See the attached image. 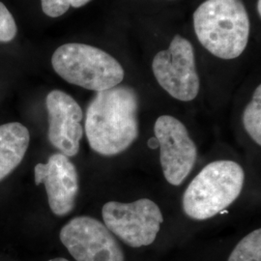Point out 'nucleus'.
Masks as SVG:
<instances>
[{"label":"nucleus","instance_id":"f257e3e1","mask_svg":"<svg viewBox=\"0 0 261 261\" xmlns=\"http://www.w3.org/2000/svg\"><path fill=\"white\" fill-rule=\"evenodd\" d=\"M139 109V95L128 85L97 92L85 115V135L92 150L114 156L128 149L140 135Z\"/></svg>","mask_w":261,"mask_h":261},{"label":"nucleus","instance_id":"f03ea898","mask_svg":"<svg viewBox=\"0 0 261 261\" xmlns=\"http://www.w3.org/2000/svg\"><path fill=\"white\" fill-rule=\"evenodd\" d=\"M200 44L222 59H234L247 47L251 23L241 0H206L194 13Z\"/></svg>","mask_w":261,"mask_h":261},{"label":"nucleus","instance_id":"7ed1b4c3","mask_svg":"<svg viewBox=\"0 0 261 261\" xmlns=\"http://www.w3.org/2000/svg\"><path fill=\"white\" fill-rule=\"evenodd\" d=\"M245 173L233 161H216L193 179L183 196V209L188 217L204 221L220 214L240 196Z\"/></svg>","mask_w":261,"mask_h":261},{"label":"nucleus","instance_id":"20e7f679","mask_svg":"<svg viewBox=\"0 0 261 261\" xmlns=\"http://www.w3.org/2000/svg\"><path fill=\"white\" fill-rule=\"evenodd\" d=\"M57 75L67 83L100 92L119 85L124 69L110 54L98 47L71 43L58 47L51 57Z\"/></svg>","mask_w":261,"mask_h":261},{"label":"nucleus","instance_id":"39448f33","mask_svg":"<svg viewBox=\"0 0 261 261\" xmlns=\"http://www.w3.org/2000/svg\"><path fill=\"white\" fill-rule=\"evenodd\" d=\"M102 216L110 231L132 248L153 244L164 223L161 209L148 198L130 203L109 201L103 206Z\"/></svg>","mask_w":261,"mask_h":261},{"label":"nucleus","instance_id":"423d86ee","mask_svg":"<svg viewBox=\"0 0 261 261\" xmlns=\"http://www.w3.org/2000/svg\"><path fill=\"white\" fill-rule=\"evenodd\" d=\"M152 70L159 84L171 97L182 102L196 99L199 91L195 50L185 38L176 35L168 49L158 53Z\"/></svg>","mask_w":261,"mask_h":261},{"label":"nucleus","instance_id":"0eeeda50","mask_svg":"<svg viewBox=\"0 0 261 261\" xmlns=\"http://www.w3.org/2000/svg\"><path fill=\"white\" fill-rule=\"evenodd\" d=\"M60 241L76 261H125L120 245L100 221L81 216L60 231Z\"/></svg>","mask_w":261,"mask_h":261},{"label":"nucleus","instance_id":"6e6552de","mask_svg":"<svg viewBox=\"0 0 261 261\" xmlns=\"http://www.w3.org/2000/svg\"><path fill=\"white\" fill-rule=\"evenodd\" d=\"M163 173L170 185L180 186L196 164L197 149L185 125L170 115L160 116L154 126Z\"/></svg>","mask_w":261,"mask_h":261},{"label":"nucleus","instance_id":"1a4fd4ad","mask_svg":"<svg viewBox=\"0 0 261 261\" xmlns=\"http://www.w3.org/2000/svg\"><path fill=\"white\" fill-rule=\"evenodd\" d=\"M46 106L49 142L68 158L75 157L84 135L82 108L73 97L61 90L47 94Z\"/></svg>","mask_w":261,"mask_h":261},{"label":"nucleus","instance_id":"9d476101","mask_svg":"<svg viewBox=\"0 0 261 261\" xmlns=\"http://www.w3.org/2000/svg\"><path fill=\"white\" fill-rule=\"evenodd\" d=\"M35 184H44L48 205L56 216H66L75 207L79 175L74 164L62 153L53 154L46 164L34 168Z\"/></svg>","mask_w":261,"mask_h":261},{"label":"nucleus","instance_id":"9b49d317","mask_svg":"<svg viewBox=\"0 0 261 261\" xmlns=\"http://www.w3.org/2000/svg\"><path fill=\"white\" fill-rule=\"evenodd\" d=\"M30 141L28 128L18 122L0 126V181L24 158Z\"/></svg>","mask_w":261,"mask_h":261},{"label":"nucleus","instance_id":"f8f14e48","mask_svg":"<svg viewBox=\"0 0 261 261\" xmlns=\"http://www.w3.org/2000/svg\"><path fill=\"white\" fill-rule=\"evenodd\" d=\"M245 130L252 140L261 144V86L258 85L252 95V101L248 103L243 113Z\"/></svg>","mask_w":261,"mask_h":261},{"label":"nucleus","instance_id":"ddd939ff","mask_svg":"<svg viewBox=\"0 0 261 261\" xmlns=\"http://www.w3.org/2000/svg\"><path fill=\"white\" fill-rule=\"evenodd\" d=\"M227 261H261V229L246 235L236 245Z\"/></svg>","mask_w":261,"mask_h":261},{"label":"nucleus","instance_id":"4468645a","mask_svg":"<svg viewBox=\"0 0 261 261\" xmlns=\"http://www.w3.org/2000/svg\"><path fill=\"white\" fill-rule=\"evenodd\" d=\"M91 0H41L43 12L50 18L64 15L70 7L80 8Z\"/></svg>","mask_w":261,"mask_h":261},{"label":"nucleus","instance_id":"2eb2a0df","mask_svg":"<svg viewBox=\"0 0 261 261\" xmlns=\"http://www.w3.org/2000/svg\"><path fill=\"white\" fill-rule=\"evenodd\" d=\"M17 35V24L7 7L0 2V42H10Z\"/></svg>","mask_w":261,"mask_h":261},{"label":"nucleus","instance_id":"dca6fc26","mask_svg":"<svg viewBox=\"0 0 261 261\" xmlns=\"http://www.w3.org/2000/svg\"><path fill=\"white\" fill-rule=\"evenodd\" d=\"M148 144H149V146H151V148H156L158 145V141L156 139H152V140H150L149 142H148Z\"/></svg>","mask_w":261,"mask_h":261},{"label":"nucleus","instance_id":"f3484780","mask_svg":"<svg viewBox=\"0 0 261 261\" xmlns=\"http://www.w3.org/2000/svg\"><path fill=\"white\" fill-rule=\"evenodd\" d=\"M257 12H258V15L259 17L261 16V0H257Z\"/></svg>","mask_w":261,"mask_h":261},{"label":"nucleus","instance_id":"a211bd4d","mask_svg":"<svg viewBox=\"0 0 261 261\" xmlns=\"http://www.w3.org/2000/svg\"><path fill=\"white\" fill-rule=\"evenodd\" d=\"M48 261H69L67 260L66 258H63V257H56V258H54V259H50V260Z\"/></svg>","mask_w":261,"mask_h":261}]
</instances>
